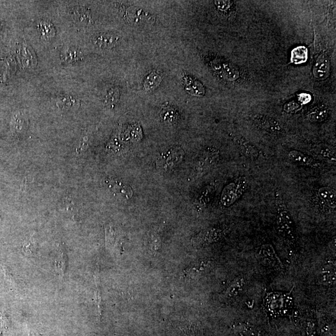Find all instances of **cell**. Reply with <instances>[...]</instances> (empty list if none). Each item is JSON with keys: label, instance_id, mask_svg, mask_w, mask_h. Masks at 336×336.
<instances>
[{"label": "cell", "instance_id": "8fae6325", "mask_svg": "<svg viewBox=\"0 0 336 336\" xmlns=\"http://www.w3.org/2000/svg\"><path fill=\"white\" fill-rule=\"evenodd\" d=\"M238 148L243 155L251 160H257L260 156V151L257 147L245 140H238Z\"/></svg>", "mask_w": 336, "mask_h": 336}, {"label": "cell", "instance_id": "2e32d148", "mask_svg": "<svg viewBox=\"0 0 336 336\" xmlns=\"http://www.w3.org/2000/svg\"><path fill=\"white\" fill-rule=\"evenodd\" d=\"M314 153L319 157L326 159L333 163L336 162V152L333 149L325 145H319L315 147Z\"/></svg>", "mask_w": 336, "mask_h": 336}, {"label": "cell", "instance_id": "5bb4252c", "mask_svg": "<svg viewBox=\"0 0 336 336\" xmlns=\"http://www.w3.org/2000/svg\"><path fill=\"white\" fill-rule=\"evenodd\" d=\"M232 330L240 336H263L260 331L251 324L245 323H235L232 326Z\"/></svg>", "mask_w": 336, "mask_h": 336}, {"label": "cell", "instance_id": "30bf717a", "mask_svg": "<svg viewBox=\"0 0 336 336\" xmlns=\"http://www.w3.org/2000/svg\"><path fill=\"white\" fill-rule=\"evenodd\" d=\"M246 282L244 277H238L233 280L224 293L223 298L225 300H230L236 297L242 292L246 285Z\"/></svg>", "mask_w": 336, "mask_h": 336}, {"label": "cell", "instance_id": "603a6c76", "mask_svg": "<svg viewBox=\"0 0 336 336\" xmlns=\"http://www.w3.org/2000/svg\"><path fill=\"white\" fill-rule=\"evenodd\" d=\"M75 100L71 97H59L56 101V105L61 109H68L74 106Z\"/></svg>", "mask_w": 336, "mask_h": 336}, {"label": "cell", "instance_id": "83f0119b", "mask_svg": "<svg viewBox=\"0 0 336 336\" xmlns=\"http://www.w3.org/2000/svg\"><path fill=\"white\" fill-rule=\"evenodd\" d=\"M35 249L34 242L31 239L27 240L23 246V251L27 253H32Z\"/></svg>", "mask_w": 336, "mask_h": 336}, {"label": "cell", "instance_id": "4316f807", "mask_svg": "<svg viewBox=\"0 0 336 336\" xmlns=\"http://www.w3.org/2000/svg\"><path fill=\"white\" fill-rule=\"evenodd\" d=\"M13 123V127L16 130H21L24 127L25 119L21 114L18 113L14 116Z\"/></svg>", "mask_w": 336, "mask_h": 336}, {"label": "cell", "instance_id": "7a4b0ae2", "mask_svg": "<svg viewBox=\"0 0 336 336\" xmlns=\"http://www.w3.org/2000/svg\"><path fill=\"white\" fill-rule=\"evenodd\" d=\"M248 187L249 181L246 177H238L224 189L221 196L222 204L230 207L235 204L244 195Z\"/></svg>", "mask_w": 336, "mask_h": 336}, {"label": "cell", "instance_id": "8992f818", "mask_svg": "<svg viewBox=\"0 0 336 336\" xmlns=\"http://www.w3.org/2000/svg\"><path fill=\"white\" fill-rule=\"evenodd\" d=\"M184 151L180 147L170 149L168 152L162 154L158 158L157 167L162 171H169L173 169L183 160Z\"/></svg>", "mask_w": 336, "mask_h": 336}, {"label": "cell", "instance_id": "4dcf8cb0", "mask_svg": "<svg viewBox=\"0 0 336 336\" xmlns=\"http://www.w3.org/2000/svg\"><path fill=\"white\" fill-rule=\"evenodd\" d=\"M311 99V95L308 93H302L299 95V100L303 104H307Z\"/></svg>", "mask_w": 336, "mask_h": 336}, {"label": "cell", "instance_id": "f1b7e54d", "mask_svg": "<svg viewBox=\"0 0 336 336\" xmlns=\"http://www.w3.org/2000/svg\"><path fill=\"white\" fill-rule=\"evenodd\" d=\"M307 336H316V325L314 321H309L308 323L307 329Z\"/></svg>", "mask_w": 336, "mask_h": 336}, {"label": "cell", "instance_id": "52a82bcc", "mask_svg": "<svg viewBox=\"0 0 336 336\" xmlns=\"http://www.w3.org/2000/svg\"><path fill=\"white\" fill-rule=\"evenodd\" d=\"M288 157L291 162L303 167L314 168V169H319L323 167L321 162L300 151H289Z\"/></svg>", "mask_w": 336, "mask_h": 336}, {"label": "cell", "instance_id": "e0dca14e", "mask_svg": "<svg viewBox=\"0 0 336 336\" xmlns=\"http://www.w3.org/2000/svg\"><path fill=\"white\" fill-rule=\"evenodd\" d=\"M118 39L116 37L110 34H102L95 37L93 42L98 46L103 48L112 47L116 43Z\"/></svg>", "mask_w": 336, "mask_h": 336}, {"label": "cell", "instance_id": "cb8c5ba5", "mask_svg": "<svg viewBox=\"0 0 336 336\" xmlns=\"http://www.w3.org/2000/svg\"><path fill=\"white\" fill-rule=\"evenodd\" d=\"M39 31H40L42 36L46 37V38L53 36L54 34H55L53 26L50 22H40Z\"/></svg>", "mask_w": 336, "mask_h": 336}, {"label": "cell", "instance_id": "4fadbf2b", "mask_svg": "<svg viewBox=\"0 0 336 336\" xmlns=\"http://www.w3.org/2000/svg\"><path fill=\"white\" fill-rule=\"evenodd\" d=\"M329 110L325 105L321 104L315 106L308 113V118L313 122H322L328 117Z\"/></svg>", "mask_w": 336, "mask_h": 336}, {"label": "cell", "instance_id": "7c38bea8", "mask_svg": "<svg viewBox=\"0 0 336 336\" xmlns=\"http://www.w3.org/2000/svg\"><path fill=\"white\" fill-rule=\"evenodd\" d=\"M210 261H202L184 270V276L189 280L198 279L210 267Z\"/></svg>", "mask_w": 336, "mask_h": 336}, {"label": "cell", "instance_id": "6da1fadb", "mask_svg": "<svg viewBox=\"0 0 336 336\" xmlns=\"http://www.w3.org/2000/svg\"><path fill=\"white\" fill-rule=\"evenodd\" d=\"M275 210L278 233L287 246L290 248L295 249L297 244V235L295 223L290 212L279 191H277L275 193Z\"/></svg>", "mask_w": 336, "mask_h": 336}, {"label": "cell", "instance_id": "ba28073f", "mask_svg": "<svg viewBox=\"0 0 336 336\" xmlns=\"http://www.w3.org/2000/svg\"><path fill=\"white\" fill-rule=\"evenodd\" d=\"M255 124L260 129L273 134H279L283 131L281 124L274 118L265 115H257L254 116Z\"/></svg>", "mask_w": 336, "mask_h": 336}, {"label": "cell", "instance_id": "9a60e30c", "mask_svg": "<svg viewBox=\"0 0 336 336\" xmlns=\"http://www.w3.org/2000/svg\"><path fill=\"white\" fill-rule=\"evenodd\" d=\"M218 158L219 151L215 149H209L202 154L198 163V167L202 170L207 169L213 165Z\"/></svg>", "mask_w": 336, "mask_h": 336}, {"label": "cell", "instance_id": "5b68a950", "mask_svg": "<svg viewBox=\"0 0 336 336\" xmlns=\"http://www.w3.org/2000/svg\"><path fill=\"white\" fill-rule=\"evenodd\" d=\"M228 232V227H216L203 231L194 237L192 244L195 247H205L219 241Z\"/></svg>", "mask_w": 336, "mask_h": 336}, {"label": "cell", "instance_id": "3957f363", "mask_svg": "<svg viewBox=\"0 0 336 336\" xmlns=\"http://www.w3.org/2000/svg\"><path fill=\"white\" fill-rule=\"evenodd\" d=\"M256 257L265 266L274 268L279 272H284V266L281 262L274 247L270 244H263L256 252Z\"/></svg>", "mask_w": 336, "mask_h": 336}, {"label": "cell", "instance_id": "ffe728a7", "mask_svg": "<svg viewBox=\"0 0 336 336\" xmlns=\"http://www.w3.org/2000/svg\"><path fill=\"white\" fill-rule=\"evenodd\" d=\"M161 118L165 123L169 124H174L178 119L179 113L174 109L171 107H167L163 110L161 113Z\"/></svg>", "mask_w": 336, "mask_h": 336}, {"label": "cell", "instance_id": "d6986e66", "mask_svg": "<svg viewBox=\"0 0 336 336\" xmlns=\"http://www.w3.org/2000/svg\"><path fill=\"white\" fill-rule=\"evenodd\" d=\"M335 267L333 266H326L322 270L320 275L319 276V280L322 283L330 284L335 281Z\"/></svg>", "mask_w": 336, "mask_h": 336}, {"label": "cell", "instance_id": "d4e9b609", "mask_svg": "<svg viewBox=\"0 0 336 336\" xmlns=\"http://www.w3.org/2000/svg\"><path fill=\"white\" fill-rule=\"evenodd\" d=\"M226 77L230 81H235L239 78V71L235 67L230 64H227L225 67Z\"/></svg>", "mask_w": 336, "mask_h": 336}, {"label": "cell", "instance_id": "44dd1931", "mask_svg": "<svg viewBox=\"0 0 336 336\" xmlns=\"http://www.w3.org/2000/svg\"><path fill=\"white\" fill-rule=\"evenodd\" d=\"M161 82H162V78L160 75L156 74V72H152L147 77L144 81V87L146 91L155 90L160 85Z\"/></svg>", "mask_w": 336, "mask_h": 336}, {"label": "cell", "instance_id": "7402d4cb", "mask_svg": "<svg viewBox=\"0 0 336 336\" xmlns=\"http://www.w3.org/2000/svg\"><path fill=\"white\" fill-rule=\"evenodd\" d=\"M55 263L56 269L57 270V274L60 275H64L67 266V258L63 250L58 253Z\"/></svg>", "mask_w": 336, "mask_h": 336}, {"label": "cell", "instance_id": "9c48e42d", "mask_svg": "<svg viewBox=\"0 0 336 336\" xmlns=\"http://www.w3.org/2000/svg\"><path fill=\"white\" fill-rule=\"evenodd\" d=\"M330 71V60L326 55H322L314 65L313 75L315 78L324 79L328 76Z\"/></svg>", "mask_w": 336, "mask_h": 336}, {"label": "cell", "instance_id": "f546056e", "mask_svg": "<svg viewBox=\"0 0 336 336\" xmlns=\"http://www.w3.org/2000/svg\"><path fill=\"white\" fill-rule=\"evenodd\" d=\"M216 4L219 9L223 11L227 10L231 5L230 1H217Z\"/></svg>", "mask_w": 336, "mask_h": 336}, {"label": "cell", "instance_id": "ac0fdd59", "mask_svg": "<svg viewBox=\"0 0 336 336\" xmlns=\"http://www.w3.org/2000/svg\"><path fill=\"white\" fill-rule=\"evenodd\" d=\"M308 50L305 46H299L294 49L291 52V62L295 64H302L307 61Z\"/></svg>", "mask_w": 336, "mask_h": 336}, {"label": "cell", "instance_id": "484cf974", "mask_svg": "<svg viewBox=\"0 0 336 336\" xmlns=\"http://www.w3.org/2000/svg\"><path fill=\"white\" fill-rule=\"evenodd\" d=\"M78 50H70L65 54V59L68 61L76 62L80 58L81 56Z\"/></svg>", "mask_w": 336, "mask_h": 336}, {"label": "cell", "instance_id": "277c9868", "mask_svg": "<svg viewBox=\"0 0 336 336\" xmlns=\"http://www.w3.org/2000/svg\"><path fill=\"white\" fill-rule=\"evenodd\" d=\"M314 201L324 212L330 213L335 212L336 207V193L331 187H323L315 193Z\"/></svg>", "mask_w": 336, "mask_h": 336}]
</instances>
